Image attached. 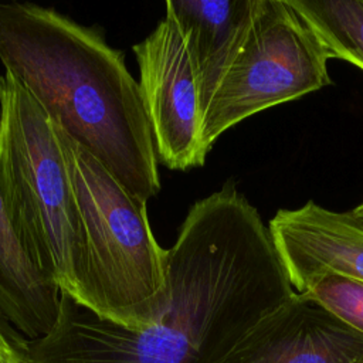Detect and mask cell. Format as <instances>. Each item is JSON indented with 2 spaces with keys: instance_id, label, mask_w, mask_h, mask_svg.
Segmentation results:
<instances>
[{
  "instance_id": "cell-1",
  "label": "cell",
  "mask_w": 363,
  "mask_h": 363,
  "mask_svg": "<svg viewBox=\"0 0 363 363\" xmlns=\"http://www.w3.org/2000/svg\"><path fill=\"white\" fill-rule=\"evenodd\" d=\"M169 303L133 330L61 294L52 330L27 340L31 363H218L295 289L258 210L233 182L189 208L167 250Z\"/></svg>"
},
{
  "instance_id": "cell-2",
  "label": "cell",
  "mask_w": 363,
  "mask_h": 363,
  "mask_svg": "<svg viewBox=\"0 0 363 363\" xmlns=\"http://www.w3.org/2000/svg\"><path fill=\"white\" fill-rule=\"evenodd\" d=\"M0 61L74 142L139 200L160 190L153 135L123 52L96 26L33 3L0 1Z\"/></svg>"
},
{
  "instance_id": "cell-3",
  "label": "cell",
  "mask_w": 363,
  "mask_h": 363,
  "mask_svg": "<svg viewBox=\"0 0 363 363\" xmlns=\"http://www.w3.org/2000/svg\"><path fill=\"white\" fill-rule=\"evenodd\" d=\"M57 130L84 237L82 281L74 301L102 319L145 329L162 316L170 294L167 250L153 235L147 203L58 126Z\"/></svg>"
},
{
  "instance_id": "cell-4",
  "label": "cell",
  "mask_w": 363,
  "mask_h": 363,
  "mask_svg": "<svg viewBox=\"0 0 363 363\" xmlns=\"http://www.w3.org/2000/svg\"><path fill=\"white\" fill-rule=\"evenodd\" d=\"M0 172L20 238L61 294L77 299L84 237L58 130L9 72L0 75Z\"/></svg>"
},
{
  "instance_id": "cell-5",
  "label": "cell",
  "mask_w": 363,
  "mask_h": 363,
  "mask_svg": "<svg viewBox=\"0 0 363 363\" xmlns=\"http://www.w3.org/2000/svg\"><path fill=\"white\" fill-rule=\"evenodd\" d=\"M329 60L288 0H257L203 113V153L207 156L214 142L244 119L330 85Z\"/></svg>"
},
{
  "instance_id": "cell-6",
  "label": "cell",
  "mask_w": 363,
  "mask_h": 363,
  "mask_svg": "<svg viewBox=\"0 0 363 363\" xmlns=\"http://www.w3.org/2000/svg\"><path fill=\"white\" fill-rule=\"evenodd\" d=\"M132 50L157 163L180 172L203 166L207 156L201 149L200 84L179 24L166 13Z\"/></svg>"
},
{
  "instance_id": "cell-7",
  "label": "cell",
  "mask_w": 363,
  "mask_h": 363,
  "mask_svg": "<svg viewBox=\"0 0 363 363\" xmlns=\"http://www.w3.org/2000/svg\"><path fill=\"white\" fill-rule=\"evenodd\" d=\"M218 363H363V333L295 292Z\"/></svg>"
},
{
  "instance_id": "cell-8",
  "label": "cell",
  "mask_w": 363,
  "mask_h": 363,
  "mask_svg": "<svg viewBox=\"0 0 363 363\" xmlns=\"http://www.w3.org/2000/svg\"><path fill=\"white\" fill-rule=\"evenodd\" d=\"M268 230L295 292L323 274L363 281V224L352 211L309 200L299 208L278 210Z\"/></svg>"
},
{
  "instance_id": "cell-9",
  "label": "cell",
  "mask_w": 363,
  "mask_h": 363,
  "mask_svg": "<svg viewBox=\"0 0 363 363\" xmlns=\"http://www.w3.org/2000/svg\"><path fill=\"white\" fill-rule=\"evenodd\" d=\"M61 308V289L20 238L0 172V313L27 340L47 336Z\"/></svg>"
},
{
  "instance_id": "cell-10",
  "label": "cell",
  "mask_w": 363,
  "mask_h": 363,
  "mask_svg": "<svg viewBox=\"0 0 363 363\" xmlns=\"http://www.w3.org/2000/svg\"><path fill=\"white\" fill-rule=\"evenodd\" d=\"M257 0H167L196 65L203 113L255 10Z\"/></svg>"
},
{
  "instance_id": "cell-11",
  "label": "cell",
  "mask_w": 363,
  "mask_h": 363,
  "mask_svg": "<svg viewBox=\"0 0 363 363\" xmlns=\"http://www.w3.org/2000/svg\"><path fill=\"white\" fill-rule=\"evenodd\" d=\"M313 30L329 58L363 71V0H288Z\"/></svg>"
},
{
  "instance_id": "cell-12",
  "label": "cell",
  "mask_w": 363,
  "mask_h": 363,
  "mask_svg": "<svg viewBox=\"0 0 363 363\" xmlns=\"http://www.w3.org/2000/svg\"><path fill=\"white\" fill-rule=\"evenodd\" d=\"M298 294L306 295L363 333V281L340 274H323L309 279Z\"/></svg>"
},
{
  "instance_id": "cell-13",
  "label": "cell",
  "mask_w": 363,
  "mask_h": 363,
  "mask_svg": "<svg viewBox=\"0 0 363 363\" xmlns=\"http://www.w3.org/2000/svg\"><path fill=\"white\" fill-rule=\"evenodd\" d=\"M26 343L27 339L16 332L10 343L0 352V363H31Z\"/></svg>"
},
{
  "instance_id": "cell-14",
  "label": "cell",
  "mask_w": 363,
  "mask_h": 363,
  "mask_svg": "<svg viewBox=\"0 0 363 363\" xmlns=\"http://www.w3.org/2000/svg\"><path fill=\"white\" fill-rule=\"evenodd\" d=\"M17 332V329H14L9 320L0 313V352L10 343L11 337L14 336V333Z\"/></svg>"
},
{
  "instance_id": "cell-15",
  "label": "cell",
  "mask_w": 363,
  "mask_h": 363,
  "mask_svg": "<svg viewBox=\"0 0 363 363\" xmlns=\"http://www.w3.org/2000/svg\"><path fill=\"white\" fill-rule=\"evenodd\" d=\"M352 214L363 224V201L360 204H357L353 210H352Z\"/></svg>"
}]
</instances>
